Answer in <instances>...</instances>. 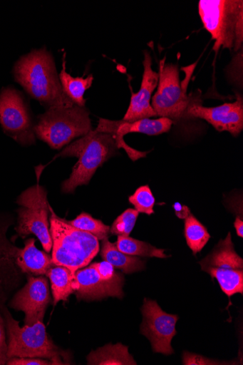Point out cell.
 <instances>
[{
  "instance_id": "83f0119b",
  "label": "cell",
  "mask_w": 243,
  "mask_h": 365,
  "mask_svg": "<svg viewBox=\"0 0 243 365\" xmlns=\"http://www.w3.org/2000/svg\"><path fill=\"white\" fill-rule=\"evenodd\" d=\"M93 264L102 279L114 280L123 277L122 274L115 272L113 265L107 261L94 262Z\"/></svg>"
},
{
  "instance_id": "4dcf8cb0",
  "label": "cell",
  "mask_w": 243,
  "mask_h": 365,
  "mask_svg": "<svg viewBox=\"0 0 243 365\" xmlns=\"http://www.w3.org/2000/svg\"><path fill=\"white\" fill-rule=\"evenodd\" d=\"M184 364H221L220 361L212 360L200 355L185 352L183 356Z\"/></svg>"
},
{
  "instance_id": "8992f818",
  "label": "cell",
  "mask_w": 243,
  "mask_h": 365,
  "mask_svg": "<svg viewBox=\"0 0 243 365\" xmlns=\"http://www.w3.org/2000/svg\"><path fill=\"white\" fill-rule=\"evenodd\" d=\"M50 230L53 242L52 262L76 274L87 267L99 252V241L87 232L58 217L51 208Z\"/></svg>"
},
{
  "instance_id": "d6a6232c",
  "label": "cell",
  "mask_w": 243,
  "mask_h": 365,
  "mask_svg": "<svg viewBox=\"0 0 243 365\" xmlns=\"http://www.w3.org/2000/svg\"><path fill=\"white\" fill-rule=\"evenodd\" d=\"M234 227L236 228L237 236L242 238L243 237V222L240 218L237 217V219L234 222Z\"/></svg>"
},
{
  "instance_id": "4316f807",
  "label": "cell",
  "mask_w": 243,
  "mask_h": 365,
  "mask_svg": "<svg viewBox=\"0 0 243 365\" xmlns=\"http://www.w3.org/2000/svg\"><path fill=\"white\" fill-rule=\"evenodd\" d=\"M140 212L128 209L120 215L110 227V234L118 237H129Z\"/></svg>"
},
{
  "instance_id": "7402d4cb",
  "label": "cell",
  "mask_w": 243,
  "mask_h": 365,
  "mask_svg": "<svg viewBox=\"0 0 243 365\" xmlns=\"http://www.w3.org/2000/svg\"><path fill=\"white\" fill-rule=\"evenodd\" d=\"M63 68L59 74V80L64 93L72 102L80 107L85 108L86 101L84 94L90 88L94 80L93 75L87 78H74L66 71L65 56L63 59Z\"/></svg>"
},
{
  "instance_id": "4fadbf2b",
  "label": "cell",
  "mask_w": 243,
  "mask_h": 365,
  "mask_svg": "<svg viewBox=\"0 0 243 365\" xmlns=\"http://www.w3.org/2000/svg\"><path fill=\"white\" fill-rule=\"evenodd\" d=\"M51 302L49 283L46 277L28 275L27 283L12 298L9 307L25 314V325L32 326L43 320Z\"/></svg>"
},
{
  "instance_id": "9a60e30c",
  "label": "cell",
  "mask_w": 243,
  "mask_h": 365,
  "mask_svg": "<svg viewBox=\"0 0 243 365\" xmlns=\"http://www.w3.org/2000/svg\"><path fill=\"white\" fill-rule=\"evenodd\" d=\"M188 115L190 119H203L218 131H227L237 137L243 130V99L238 95L234 103L215 108L195 105L190 108Z\"/></svg>"
},
{
  "instance_id": "f546056e",
  "label": "cell",
  "mask_w": 243,
  "mask_h": 365,
  "mask_svg": "<svg viewBox=\"0 0 243 365\" xmlns=\"http://www.w3.org/2000/svg\"><path fill=\"white\" fill-rule=\"evenodd\" d=\"M8 365H54L53 362L48 359L34 357H13L7 361Z\"/></svg>"
},
{
  "instance_id": "3957f363",
  "label": "cell",
  "mask_w": 243,
  "mask_h": 365,
  "mask_svg": "<svg viewBox=\"0 0 243 365\" xmlns=\"http://www.w3.org/2000/svg\"><path fill=\"white\" fill-rule=\"evenodd\" d=\"M198 11L203 27L215 41V52L221 48L232 52L242 49V0H200Z\"/></svg>"
},
{
  "instance_id": "cb8c5ba5",
  "label": "cell",
  "mask_w": 243,
  "mask_h": 365,
  "mask_svg": "<svg viewBox=\"0 0 243 365\" xmlns=\"http://www.w3.org/2000/svg\"><path fill=\"white\" fill-rule=\"evenodd\" d=\"M185 235L194 255L200 252L211 239L207 229L192 214L185 219Z\"/></svg>"
},
{
  "instance_id": "d6986e66",
  "label": "cell",
  "mask_w": 243,
  "mask_h": 365,
  "mask_svg": "<svg viewBox=\"0 0 243 365\" xmlns=\"http://www.w3.org/2000/svg\"><path fill=\"white\" fill-rule=\"evenodd\" d=\"M46 275L51 284L54 306L61 301H67L79 287L76 274L61 265H52Z\"/></svg>"
},
{
  "instance_id": "484cf974",
  "label": "cell",
  "mask_w": 243,
  "mask_h": 365,
  "mask_svg": "<svg viewBox=\"0 0 243 365\" xmlns=\"http://www.w3.org/2000/svg\"><path fill=\"white\" fill-rule=\"evenodd\" d=\"M129 202L136 211L148 215L154 214L155 197L148 185L138 187L133 195L129 197Z\"/></svg>"
},
{
  "instance_id": "d4e9b609",
  "label": "cell",
  "mask_w": 243,
  "mask_h": 365,
  "mask_svg": "<svg viewBox=\"0 0 243 365\" xmlns=\"http://www.w3.org/2000/svg\"><path fill=\"white\" fill-rule=\"evenodd\" d=\"M73 227L87 232L98 239L103 241L108 239L110 234V227L96 220L87 213H82L72 221H68Z\"/></svg>"
},
{
  "instance_id": "44dd1931",
  "label": "cell",
  "mask_w": 243,
  "mask_h": 365,
  "mask_svg": "<svg viewBox=\"0 0 243 365\" xmlns=\"http://www.w3.org/2000/svg\"><path fill=\"white\" fill-rule=\"evenodd\" d=\"M88 364L135 365L136 361L128 352V347L121 344H108L93 351L87 357Z\"/></svg>"
},
{
  "instance_id": "5bb4252c",
  "label": "cell",
  "mask_w": 243,
  "mask_h": 365,
  "mask_svg": "<svg viewBox=\"0 0 243 365\" xmlns=\"http://www.w3.org/2000/svg\"><path fill=\"white\" fill-rule=\"evenodd\" d=\"M13 223L11 217L0 213V307L5 305L11 292L21 284L24 274L17 264L21 248L6 237L8 229Z\"/></svg>"
},
{
  "instance_id": "ffe728a7",
  "label": "cell",
  "mask_w": 243,
  "mask_h": 365,
  "mask_svg": "<svg viewBox=\"0 0 243 365\" xmlns=\"http://www.w3.org/2000/svg\"><path fill=\"white\" fill-rule=\"evenodd\" d=\"M100 256L104 261L110 262L115 268L125 274H130L145 269V261L121 252L118 250L115 244L111 243L108 238L102 242Z\"/></svg>"
},
{
  "instance_id": "52a82bcc",
  "label": "cell",
  "mask_w": 243,
  "mask_h": 365,
  "mask_svg": "<svg viewBox=\"0 0 243 365\" xmlns=\"http://www.w3.org/2000/svg\"><path fill=\"white\" fill-rule=\"evenodd\" d=\"M34 134L52 149L59 150L93 130L89 112L75 105L71 108H51L38 117Z\"/></svg>"
},
{
  "instance_id": "f1b7e54d",
  "label": "cell",
  "mask_w": 243,
  "mask_h": 365,
  "mask_svg": "<svg viewBox=\"0 0 243 365\" xmlns=\"http://www.w3.org/2000/svg\"><path fill=\"white\" fill-rule=\"evenodd\" d=\"M8 349L5 319L4 315L0 314V365L7 364L9 359L8 356Z\"/></svg>"
},
{
  "instance_id": "ac0fdd59",
  "label": "cell",
  "mask_w": 243,
  "mask_h": 365,
  "mask_svg": "<svg viewBox=\"0 0 243 365\" xmlns=\"http://www.w3.org/2000/svg\"><path fill=\"white\" fill-rule=\"evenodd\" d=\"M17 264L23 274L43 276L54 264L48 254L37 248L36 240L31 238L27 240L24 247L20 250Z\"/></svg>"
},
{
  "instance_id": "7a4b0ae2",
  "label": "cell",
  "mask_w": 243,
  "mask_h": 365,
  "mask_svg": "<svg viewBox=\"0 0 243 365\" xmlns=\"http://www.w3.org/2000/svg\"><path fill=\"white\" fill-rule=\"evenodd\" d=\"M118 149L113 135L96 129L68 145L56 157H76L78 161L71 177L63 182V192H73L78 186L88 185L96 170L116 155Z\"/></svg>"
},
{
  "instance_id": "30bf717a",
  "label": "cell",
  "mask_w": 243,
  "mask_h": 365,
  "mask_svg": "<svg viewBox=\"0 0 243 365\" xmlns=\"http://www.w3.org/2000/svg\"><path fill=\"white\" fill-rule=\"evenodd\" d=\"M0 124L17 143L24 145L36 143L29 110L24 98L14 88H6L0 93Z\"/></svg>"
},
{
  "instance_id": "ba28073f",
  "label": "cell",
  "mask_w": 243,
  "mask_h": 365,
  "mask_svg": "<svg viewBox=\"0 0 243 365\" xmlns=\"http://www.w3.org/2000/svg\"><path fill=\"white\" fill-rule=\"evenodd\" d=\"M21 207L18 210L17 235L22 239L36 236L47 253L52 250L53 242L48 215L50 206L46 189L38 183L24 191L17 199Z\"/></svg>"
},
{
  "instance_id": "2e32d148",
  "label": "cell",
  "mask_w": 243,
  "mask_h": 365,
  "mask_svg": "<svg viewBox=\"0 0 243 365\" xmlns=\"http://www.w3.org/2000/svg\"><path fill=\"white\" fill-rule=\"evenodd\" d=\"M143 64L144 74L140 90L136 93L131 91L130 103L123 119L125 121L132 122L157 116L152 107L151 101L152 93L158 86L159 73L152 70V58L148 51H145Z\"/></svg>"
},
{
  "instance_id": "7c38bea8",
  "label": "cell",
  "mask_w": 243,
  "mask_h": 365,
  "mask_svg": "<svg viewBox=\"0 0 243 365\" xmlns=\"http://www.w3.org/2000/svg\"><path fill=\"white\" fill-rule=\"evenodd\" d=\"M172 121L166 118L158 119L146 118L135 121L128 122L122 120H110L100 118L95 128L99 132L108 133L114 136L119 148H124L133 160L146 157L147 153L135 150L130 148L123 140V137L130 133H140L149 136H156L168 132Z\"/></svg>"
},
{
  "instance_id": "8fae6325",
  "label": "cell",
  "mask_w": 243,
  "mask_h": 365,
  "mask_svg": "<svg viewBox=\"0 0 243 365\" xmlns=\"http://www.w3.org/2000/svg\"><path fill=\"white\" fill-rule=\"evenodd\" d=\"M142 312L141 333L150 341L153 351L165 355L175 353L171 341L177 335L176 324L179 317L165 313L156 302L146 298Z\"/></svg>"
},
{
  "instance_id": "e0dca14e",
  "label": "cell",
  "mask_w": 243,
  "mask_h": 365,
  "mask_svg": "<svg viewBox=\"0 0 243 365\" xmlns=\"http://www.w3.org/2000/svg\"><path fill=\"white\" fill-rule=\"evenodd\" d=\"M76 276L79 287L75 293L78 300H102L108 297H123L124 277L107 280L102 279L91 264L86 269L78 270Z\"/></svg>"
},
{
  "instance_id": "277c9868",
  "label": "cell",
  "mask_w": 243,
  "mask_h": 365,
  "mask_svg": "<svg viewBox=\"0 0 243 365\" xmlns=\"http://www.w3.org/2000/svg\"><path fill=\"white\" fill-rule=\"evenodd\" d=\"M196 63L190 66L187 77L180 81L178 66L165 64V58L160 61L157 90L152 98V107L160 118H166L173 123L183 120H191L190 108L195 105H202L201 92L187 94V86Z\"/></svg>"
},
{
  "instance_id": "9c48e42d",
  "label": "cell",
  "mask_w": 243,
  "mask_h": 365,
  "mask_svg": "<svg viewBox=\"0 0 243 365\" xmlns=\"http://www.w3.org/2000/svg\"><path fill=\"white\" fill-rule=\"evenodd\" d=\"M200 264L203 272L217 279L228 297L243 293V260L234 250L230 233Z\"/></svg>"
},
{
  "instance_id": "1f68e13d",
  "label": "cell",
  "mask_w": 243,
  "mask_h": 365,
  "mask_svg": "<svg viewBox=\"0 0 243 365\" xmlns=\"http://www.w3.org/2000/svg\"><path fill=\"white\" fill-rule=\"evenodd\" d=\"M173 209H175L176 212L177 216L180 219H186L190 214V210L186 206H182L180 203H176L172 206Z\"/></svg>"
},
{
  "instance_id": "5b68a950",
  "label": "cell",
  "mask_w": 243,
  "mask_h": 365,
  "mask_svg": "<svg viewBox=\"0 0 243 365\" xmlns=\"http://www.w3.org/2000/svg\"><path fill=\"white\" fill-rule=\"evenodd\" d=\"M0 312L4 317L8 335V356L34 357L48 359L54 364H71V354L62 351L48 336L43 320L32 326L21 327L4 305Z\"/></svg>"
},
{
  "instance_id": "603a6c76",
  "label": "cell",
  "mask_w": 243,
  "mask_h": 365,
  "mask_svg": "<svg viewBox=\"0 0 243 365\" xmlns=\"http://www.w3.org/2000/svg\"><path fill=\"white\" fill-rule=\"evenodd\" d=\"M115 246L119 251L131 256L167 258L165 250L129 237H118Z\"/></svg>"
},
{
  "instance_id": "6da1fadb",
  "label": "cell",
  "mask_w": 243,
  "mask_h": 365,
  "mask_svg": "<svg viewBox=\"0 0 243 365\" xmlns=\"http://www.w3.org/2000/svg\"><path fill=\"white\" fill-rule=\"evenodd\" d=\"M14 76L16 82L48 109L75 106L64 93L54 58L46 48L22 56L15 65Z\"/></svg>"
}]
</instances>
